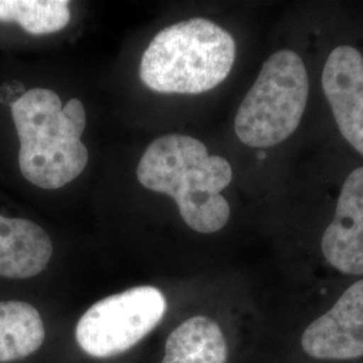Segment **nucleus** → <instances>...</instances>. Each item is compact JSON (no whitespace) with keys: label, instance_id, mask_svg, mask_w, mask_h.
<instances>
[{"label":"nucleus","instance_id":"5","mask_svg":"<svg viewBox=\"0 0 363 363\" xmlns=\"http://www.w3.org/2000/svg\"><path fill=\"white\" fill-rule=\"evenodd\" d=\"M166 310L167 301L157 288L133 286L94 303L78 320L76 340L91 357H116L155 330Z\"/></svg>","mask_w":363,"mask_h":363},{"label":"nucleus","instance_id":"11","mask_svg":"<svg viewBox=\"0 0 363 363\" xmlns=\"http://www.w3.org/2000/svg\"><path fill=\"white\" fill-rule=\"evenodd\" d=\"M46 340L38 308L23 300H0V363L23 362Z\"/></svg>","mask_w":363,"mask_h":363},{"label":"nucleus","instance_id":"10","mask_svg":"<svg viewBox=\"0 0 363 363\" xmlns=\"http://www.w3.org/2000/svg\"><path fill=\"white\" fill-rule=\"evenodd\" d=\"M228 357V342L220 325L198 315L169 334L162 363H226Z\"/></svg>","mask_w":363,"mask_h":363},{"label":"nucleus","instance_id":"8","mask_svg":"<svg viewBox=\"0 0 363 363\" xmlns=\"http://www.w3.org/2000/svg\"><path fill=\"white\" fill-rule=\"evenodd\" d=\"M320 249L337 272L363 276V167L354 169L343 183Z\"/></svg>","mask_w":363,"mask_h":363},{"label":"nucleus","instance_id":"9","mask_svg":"<svg viewBox=\"0 0 363 363\" xmlns=\"http://www.w3.org/2000/svg\"><path fill=\"white\" fill-rule=\"evenodd\" d=\"M52 256V238L45 229L0 214V279H33L46 269Z\"/></svg>","mask_w":363,"mask_h":363},{"label":"nucleus","instance_id":"7","mask_svg":"<svg viewBox=\"0 0 363 363\" xmlns=\"http://www.w3.org/2000/svg\"><path fill=\"white\" fill-rule=\"evenodd\" d=\"M325 99L339 132L363 156V55L349 45L330 52L322 74Z\"/></svg>","mask_w":363,"mask_h":363},{"label":"nucleus","instance_id":"1","mask_svg":"<svg viewBox=\"0 0 363 363\" xmlns=\"http://www.w3.org/2000/svg\"><path fill=\"white\" fill-rule=\"evenodd\" d=\"M147 190L171 196L182 220L194 232L217 233L230 218L220 194L233 179L230 163L210 155L206 145L187 135H166L150 144L136 169Z\"/></svg>","mask_w":363,"mask_h":363},{"label":"nucleus","instance_id":"2","mask_svg":"<svg viewBox=\"0 0 363 363\" xmlns=\"http://www.w3.org/2000/svg\"><path fill=\"white\" fill-rule=\"evenodd\" d=\"M11 116L21 144L19 169L26 181L57 190L81 175L89 152L81 142L86 113L78 99L62 106L55 91L34 88L13 101Z\"/></svg>","mask_w":363,"mask_h":363},{"label":"nucleus","instance_id":"6","mask_svg":"<svg viewBox=\"0 0 363 363\" xmlns=\"http://www.w3.org/2000/svg\"><path fill=\"white\" fill-rule=\"evenodd\" d=\"M300 347L316 361H354L363 357V279L306 327Z\"/></svg>","mask_w":363,"mask_h":363},{"label":"nucleus","instance_id":"12","mask_svg":"<svg viewBox=\"0 0 363 363\" xmlns=\"http://www.w3.org/2000/svg\"><path fill=\"white\" fill-rule=\"evenodd\" d=\"M67 0H0V22H15L28 34H52L70 22Z\"/></svg>","mask_w":363,"mask_h":363},{"label":"nucleus","instance_id":"4","mask_svg":"<svg viewBox=\"0 0 363 363\" xmlns=\"http://www.w3.org/2000/svg\"><path fill=\"white\" fill-rule=\"evenodd\" d=\"M308 93L307 69L298 52L288 49L273 52L237 111V138L252 148L283 143L298 130Z\"/></svg>","mask_w":363,"mask_h":363},{"label":"nucleus","instance_id":"3","mask_svg":"<svg viewBox=\"0 0 363 363\" xmlns=\"http://www.w3.org/2000/svg\"><path fill=\"white\" fill-rule=\"evenodd\" d=\"M234 60L233 37L208 19L193 18L156 34L144 52L140 78L157 93L199 94L223 82Z\"/></svg>","mask_w":363,"mask_h":363}]
</instances>
